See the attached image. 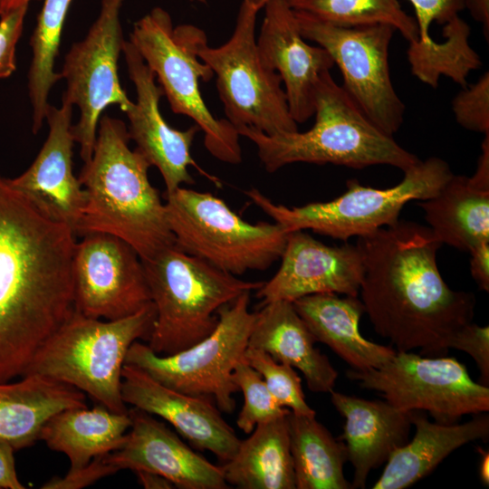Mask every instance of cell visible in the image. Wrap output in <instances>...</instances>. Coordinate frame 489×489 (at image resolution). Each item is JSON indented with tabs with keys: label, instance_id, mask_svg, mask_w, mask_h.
Here are the masks:
<instances>
[{
	"label": "cell",
	"instance_id": "obj_1",
	"mask_svg": "<svg viewBox=\"0 0 489 489\" xmlns=\"http://www.w3.org/2000/svg\"><path fill=\"white\" fill-rule=\"evenodd\" d=\"M74 237L0 175V382L24 376L74 311Z\"/></svg>",
	"mask_w": 489,
	"mask_h": 489
},
{
	"label": "cell",
	"instance_id": "obj_2",
	"mask_svg": "<svg viewBox=\"0 0 489 489\" xmlns=\"http://www.w3.org/2000/svg\"><path fill=\"white\" fill-rule=\"evenodd\" d=\"M356 244L363 264L360 301L374 331L397 351L446 353L455 333L473 321L475 298L444 281L436 261L443 244L430 228L398 220Z\"/></svg>",
	"mask_w": 489,
	"mask_h": 489
},
{
	"label": "cell",
	"instance_id": "obj_3",
	"mask_svg": "<svg viewBox=\"0 0 489 489\" xmlns=\"http://www.w3.org/2000/svg\"><path fill=\"white\" fill-rule=\"evenodd\" d=\"M121 120L101 117L91 159L78 177L85 203L74 235L106 233L130 244L142 261L175 244L165 202L149 178L145 158L129 146Z\"/></svg>",
	"mask_w": 489,
	"mask_h": 489
},
{
	"label": "cell",
	"instance_id": "obj_4",
	"mask_svg": "<svg viewBox=\"0 0 489 489\" xmlns=\"http://www.w3.org/2000/svg\"><path fill=\"white\" fill-rule=\"evenodd\" d=\"M314 115L313 126L304 132L267 135L249 127L236 130L255 145L269 173L299 162L352 168L388 165L404 172L421 160L373 124L330 71L319 81Z\"/></svg>",
	"mask_w": 489,
	"mask_h": 489
},
{
	"label": "cell",
	"instance_id": "obj_5",
	"mask_svg": "<svg viewBox=\"0 0 489 489\" xmlns=\"http://www.w3.org/2000/svg\"><path fill=\"white\" fill-rule=\"evenodd\" d=\"M155 318L153 302L113 321L74 309L39 348L24 376L38 374L70 385L113 412L127 413L121 394L127 353L136 340H148Z\"/></svg>",
	"mask_w": 489,
	"mask_h": 489
},
{
	"label": "cell",
	"instance_id": "obj_6",
	"mask_svg": "<svg viewBox=\"0 0 489 489\" xmlns=\"http://www.w3.org/2000/svg\"><path fill=\"white\" fill-rule=\"evenodd\" d=\"M142 263L156 311L147 341L159 355L179 352L206 338L223 306L264 284L242 280L175 244Z\"/></svg>",
	"mask_w": 489,
	"mask_h": 489
},
{
	"label": "cell",
	"instance_id": "obj_7",
	"mask_svg": "<svg viewBox=\"0 0 489 489\" xmlns=\"http://www.w3.org/2000/svg\"><path fill=\"white\" fill-rule=\"evenodd\" d=\"M206 33L193 24L173 25L170 14L155 7L133 24L129 42L154 72L175 114L190 118L204 133L207 151L225 163L242 161L240 135L226 119H216L206 107L199 82L214 73L197 47Z\"/></svg>",
	"mask_w": 489,
	"mask_h": 489
},
{
	"label": "cell",
	"instance_id": "obj_8",
	"mask_svg": "<svg viewBox=\"0 0 489 489\" xmlns=\"http://www.w3.org/2000/svg\"><path fill=\"white\" fill-rule=\"evenodd\" d=\"M453 175L447 162L431 157L405 170L394 187L374 188L350 179L341 196L326 202L288 207L273 203L256 188L245 195L288 233L309 229L347 241L395 225L407 203L433 197Z\"/></svg>",
	"mask_w": 489,
	"mask_h": 489
},
{
	"label": "cell",
	"instance_id": "obj_9",
	"mask_svg": "<svg viewBox=\"0 0 489 489\" xmlns=\"http://www.w3.org/2000/svg\"><path fill=\"white\" fill-rule=\"evenodd\" d=\"M175 245L235 276L264 271L281 258L288 232L277 223L252 224L209 192L180 187L165 193Z\"/></svg>",
	"mask_w": 489,
	"mask_h": 489
},
{
	"label": "cell",
	"instance_id": "obj_10",
	"mask_svg": "<svg viewBox=\"0 0 489 489\" xmlns=\"http://www.w3.org/2000/svg\"><path fill=\"white\" fill-rule=\"evenodd\" d=\"M267 0H242L231 37L218 47L207 37L197 47L198 58L216 77V89L226 120L235 128L249 127L267 135L298 130L287 103L282 79L259 57L255 24Z\"/></svg>",
	"mask_w": 489,
	"mask_h": 489
},
{
	"label": "cell",
	"instance_id": "obj_11",
	"mask_svg": "<svg viewBox=\"0 0 489 489\" xmlns=\"http://www.w3.org/2000/svg\"><path fill=\"white\" fill-rule=\"evenodd\" d=\"M245 292L218 311V323L211 334L193 346L171 355L155 353L136 340L126 364L140 369L162 385L188 395L213 399L224 413L235 408L238 388L232 379L235 366L244 358L255 312L249 310Z\"/></svg>",
	"mask_w": 489,
	"mask_h": 489
},
{
	"label": "cell",
	"instance_id": "obj_12",
	"mask_svg": "<svg viewBox=\"0 0 489 489\" xmlns=\"http://www.w3.org/2000/svg\"><path fill=\"white\" fill-rule=\"evenodd\" d=\"M294 14L302 37L332 57L346 93L373 124L393 136L404 121L406 110L393 86L388 64L396 29L386 24L340 26L305 12Z\"/></svg>",
	"mask_w": 489,
	"mask_h": 489
},
{
	"label": "cell",
	"instance_id": "obj_13",
	"mask_svg": "<svg viewBox=\"0 0 489 489\" xmlns=\"http://www.w3.org/2000/svg\"><path fill=\"white\" fill-rule=\"evenodd\" d=\"M347 377L363 388L380 393L400 410L426 411L442 424L457 423L463 416L489 410L488 386L474 381L465 365L455 358L396 351L380 368L350 369Z\"/></svg>",
	"mask_w": 489,
	"mask_h": 489
},
{
	"label": "cell",
	"instance_id": "obj_14",
	"mask_svg": "<svg viewBox=\"0 0 489 489\" xmlns=\"http://www.w3.org/2000/svg\"><path fill=\"white\" fill-rule=\"evenodd\" d=\"M124 1L101 0L97 19L86 36L72 45L59 72L66 82L62 101L80 110L79 121L72 130L84 163L92 156L102 112L110 105L126 112L133 104L118 74V61L126 42L120 22Z\"/></svg>",
	"mask_w": 489,
	"mask_h": 489
},
{
	"label": "cell",
	"instance_id": "obj_15",
	"mask_svg": "<svg viewBox=\"0 0 489 489\" xmlns=\"http://www.w3.org/2000/svg\"><path fill=\"white\" fill-rule=\"evenodd\" d=\"M72 273L74 309L84 316L119 320L152 302L142 260L118 236L82 235L75 244Z\"/></svg>",
	"mask_w": 489,
	"mask_h": 489
},
{
	"label": "cell",
	"instance_id": "obj_16",
	"mask_svg": "<svg viewBox=\"0 0 489 489\" xmlns=\"http://www.w3.org/2000/svg\"><path fill=\"white\" fill-rule=\"evenodd\" d=\"M275 274L256 290L262 305L274 301L294 302L316 293L358 297L363 275L357 244L330 246L304 230L288 234Z\"/></svg>",
	"mask_w": 489,
	"mask_h": 489
},
{
	"label": "cell",
	"instance_id": "obj_17",
	"mask_svg": "<svg viewBox=\"0 0 489 489\" xmlns=\"http://www.w3.org/2000/svg\"><path fill=\"white\" fill-rule=\"evenodd\" d=\"M127 71L137 93L136 102L125 113L129 119V139L136 143V149L151 166L160 172L166 193L182 185L195 183L189 167L202 169L193 159L190 149L199 128L194 124L185 130L169 126L159 110V101L164 92L156 83L154 72L129 42L123 47Z\"/></svg>",
	"mask_w": 489,
	"mask_h": 489
},
{
	"label": "cell",
	"instance_id": "obj_18",
	"mask_svg": "<svg viewBox=\"0 0 489 489\" xmlns=\"http://www.w3.org/2000/svg\"><path fill=\"white\" fill-rule=\"evenodd\" d=\"M256 39L262 63L276 72L284 85L289 111L299 123L314 115L315 94L323 72L335 65L320 45H310L301 34L287 0H267Z\"/></svg>",
	"mask_w": 489,
	"mask_h": 489
},
{
	"label": "cell",
	"instance_id": "obj_19",
	"mask_svg": "<svg viewBox=\"0 0 489 489\" xmlns=\"http://www.w3.org/2000/svg\"><path fill=\"white\" fill-rule=\"evenodd\" d=\"M121 394L126 405L168 421L196 450L209 451L225 463L238 449L241 440L210 398L168 388L126 363Z\"/></svg>",
	"mask_w": 489,
	"mask_h": 489
},
{
	"label": "cell",
	"instance_id": "obj_20",
	"mask_svg": "<svg viewBox=\"0 0 489 489\" xmlns=\"http://www.w3.org/2000/svg\"><path fill=\"white\" fill-rule=\"evenodd\" d=\"M131 425L123 445L106 455L118 471H148L168 479L181 489H226L222 466H217L177 436L153 415L132 407Z\"/></svg>",
	"mask_w": 489,
	"mask_h": 489
},
{
	"label": "cell",
	"instance_id": "obj_21",
	"mask_svg": "<svg viewBox=\"0 0 489 489\" xmlns=\"http://www.w3.org/2000/svg\"><path fill=\"white\" fill-rule=\"evenodd\" d=\"M72 107L62 100L60 108L49 105L45 114L49 133L42 149L31 166L8 182L41 212L74 233L85 191L72 169Z\"/></svg>",
	"mask_w": 489,
	"mask_h": 489
},
{
	"label": "cell",
	"instance_id": "obj_22",
	"mask_svg": "<svg viewBox=\"0 0 489 489\" xmlns=\"http://www.w3.org/2000/svg\"><path fill=\"white\" fill-rule=\"evenodd\" d=\"M331 400L344 417L343 441L353 467L352 488H365L369 473L408 442L412 412L388 401L365 399L331 390Z\"/></svg>",
	"mask_w": 489,
	"mask_h": 489
},
{
	"label": "cell",
	"instance_id": "obj_23",
	"mask_svg": "<svg viewBox=\"0 0 489 489\" xmlns=\"http://www.w3.org/2000/svg\"><path fill=\"white\" fill-rule=\"evenodd\" d=\"M315 342L292 302H271L255 312L248 347L262 350L276 361L299 369L311 391L330 393L338 372Z\"/></svg>",
	"mask_w": 489,
	"mask_h": 489
},
{
	"label": "cell",
	"instance_id": "obj_24",
	"mask_svg": "<svg viewBox=\"0 0 489 489\" xmlns=\"http://www.w3.org/2000/svg\"><path fill=\"white\" fill-rule=\"evenodd\" d=\"M292 303L316 341L327 345L351 369H379L397 351L361 335L359 323L365 311L358 297L316 293L297 299Z\"/></svg>",
	"mask_w": 489,
	"mask_h": 489
},
{
	"label": "cell",
	"instance_id": "obj_25",
	"mask_svg": "<svg viewBox=\"0 0 489 489\" xmlns=\"http://www.w3.org/2000/svg\"><path fill=\"white\" fill-rule=\"evenodd\" d=\"M413 439L392 453L373 489H404L429 475L446 456L475 440L487 441L489 417L476 414L465 423L430 422L412 411Z\"/></svg>",
	"mask_w": 489,
	"mask_h": 489
},
{
	"label": "cell",
	"instance_id": "obj_26",
	"mask_svg": "<svg viewBox=\"0 0 489 489\" xmlns=\"http://www.w3.org/2000/svg\"><path fill=\"white\" fill-rule=\"evenodd\" d=\"M87 407L85 394L70 385L28 374L0 382V440L15 451L39 440L44 424L58 412Z\"/></svg>",
	"mask_w": 489,
	"mask_h": 489
},
{
	"label": "cell",
	"instance_id": "obj_27",
	"mask_svg": "<svg viewBox=\"0 0 489 489\" xmlns=\"http://www.w3.org/2000/svg\"><path fill=\"white\" fill-rule=\"evenodd\" d=\"M130 425L128 412H113L100 404L91 409L72 408L53 416L41 429L39 440L64 454L70 469H78L119 449Z\"/></svg>",
	"mask_w": 489,
	"mask_h": 489
},
{
	"label": "cell",
	"instance_id": "obj_28",
	"mask_svg": "<svg viewBox=\"0 0 489 489\" xmlns=\"http://www.w3.org/2000/svg\"><path fill=\"white\" fill-rule=\"evenodd\" d=\"M287 415L258 424L246 439L241 440L235 455L222 465L228 485L240 489H296Z\"/></svg>",
	"mask_w": 489,
	"mask_h": 489
},
{
	"label": "cell",
	"instance_id": "obj_29",
	"mask_svg": "<svg viewBox=\"0 0 489 489\" xmlns=\"http://www.w3.org/2000/svg\"><path fill=\"white\" fill-rule=\"evenodd\" d=\"M418 206L442 244L469 253L489 242V190L475 187L468 177L453 175L436 196Z\"/></svg>",
	"mask_w": 489,
	"mask_h": 489
},
{
	"label": "cell",
	"instance_id": "obj_30",
	"mask_svg": "<svg viewBox=\"0 0 489 489\" xmlns=\"http://www.w3.org/2000/svg\"><path fill=\"white\" fill-rule=\"evenodd\" d=\"M296 489H350L343 466L348 461L342 440L336 439L315 417L287 415Z\"/></svg>",
	"mask_w": 489,
	"mask_h": 489
},
{
	"label": "cell",
	"instance_id": "obj_31",
	"mask_svg": "<svg viewBox=\"0 0 489 489\" xmlns=\"http://www.w3.org/2000/svg\"><path fill=\"white\" fill-rule=\"evenodd\" d=\"M442 34L445 40L440 43L408 42L407 56L411 73L435 89L441 76L464 88L469 73L482 65L479 54L469 43L470 26L456 15L443 24Z\"/></svg>",
	"mask_w": 489,
	"mask_h": 489
},
{
	"label": "cell",
	"instance_id": "obj_32",
	"mask_svg": "<svg viewBox=\"0 0 489 489\" xmlns=\"http://www.w3.org/2000/svg\"><path fill=\"white\" fill-rule=\"evenodd\" d=\"M72 0H43L30 38L32 60L28 72V92L32 106V130L43 127L50 105L53 86L61 79L54 71L64 23Z\"/></svg>",
	"mask_w": 489,
	"mask_h": 489
},
{
	"label": "cell",
	"instance_id": "obj_33",
	"mask_svg": "<svg viewBox=\"0 0 489 489\" xmlns=\"http://www.w3.org/2000/svg\"><path fill=\"white\" fill-rule=\"evenodd\" d=\"M294 11L305 12L340 26L386 24L408 41L418 38L415 18L408 14L398 0H287Z\"/></svg>",
	"mask_w": 489,
	"mask_h": 489
},
{
	"label": "cell",
	"instance_id": "obj_34",
	"mask_svg": "<svg viewBox=\"0 0 489 489\" xmlns=\"http://www.w3.org/2000/svg\"><path fill=\"white\" fill-rule=\"evenodd\" d=\"M232 379L244 396V405L236 418V426L244 433L251 434L258 424L284 417L290 412L278 404L261 375L244 358L235 366Z\"/></svg>",
	"mask_w": 489,
	"mask_h": 489
},
{
	"label": "cell",
	"instance_id": "obj_35",
	"mask_svg": "<svg viewBox=\"0 0 489 489\" xmlns=\"http://www.w3.org/2000/svg\"><path fill=\"white\" fill-rule=\"evenodd\" d=\"M244 360L263 378L270 393L280 406L296 415L315 417L305 400L302 379L292 366L278 362L265 351L247 347Z\"/></svg>",
	"mask_w": 489,
	"mask_h": 489
},
{
	"label": "cell",
	"instance_id": "obj_36",
	"mask_svg": "<svg viewBox=\"0 0 489 489\" xmlns=\"http://www.w3.org/2000/svg\"><path fill=\"white\" fill-rule=\"evenodd\" d=\"M456 122L463 128L484 134L489 133V72H485L475 83L467 84L452 101Z\"/></svg>",
	"mask_w": 489,
	"mask_h": 489
},
{
	"label": "cell",
	"instance_id": "obj_37",
	"mask_svg": "<svg viewBox=\"0 0 489 489\" xmlns=\"http://www.w3.org/2000/svg\"><path fill=\"white\" fill-rule=\"evenodd\" d=\"M449 349L467 353L475 360L483 385L489 384V327L469 322L453 336Z\"/></svg>",
	"mask_w": 489,
	"mask_h": 489
},
{
	"label": "cell",
	"instance_id": "obj_38",
	"mask_svg": "<svg viewBox=\"0 0 489 489\" xmlns=\"http://www.w3.org/2000/svg\"><path fill=\"white\" fill-rule=\"evenodd\" d=\"M415 11V21L417 25V41L430 44L434 39L429 34L433 22L444 24L465 9L464 0H408Z\"/></svg>",
	"mask_w": 489,
	"mask_h": 489
},
{
	"label": "cell",
	"instance_id": "obj_39",
	"mask_svg": "<svg viewBox=\"0 0 489 489\" xmlns=\"http://www.w3.org/2000/svg\"><path fill=\"white\" fill-rule=\"evenodd\" d=\"M28 6H20L0 16V80L10 77L16 70V45L22 35Z\"/></svg>",
	"mask_w": 489,
	"mask_h": 489
},
{
	"label": "cell",
	"instance_id": "obj_40",
	"mask_svg": "<svg viewBox=\"0 0 489 489\" xmlns=\"http://www.w3.org/2000/svg\"><path fill=\"white\" fill-rule=\"evenodd\" d=\"M119 472L106 458V455L93 458L86 465L78 469H69L62 476H54L43 484V489H80L89 486L98 480Z\"/></svg>",
	"mask_w": 489,
	"mask_h": 489
},
{
	"label": "cell",
	"instance_id": "obj_41",
	"mask_svg": "<svg viewBox=\"0 0 489 489\" xmlns=\"http://www.w3.org/2000/svg\"><path fill=\"white\" fill-rule=\"evenodd\" d=\"M14 448L7 442L0 440V489H24L15 469Z\"/></svg>",
	"mask_w": 489,
	"mask_h": 489
},
{
	"label": "cell",
	"instance_id": "obj_42",
	"mask_svg": "<svg viewBox=\"0 0 489 489\" xmlns=\"http://www.w3.org/2000/svg\"><path fill=\"white\" fill-rule=\"evenodd\" d=\"M470 272L478 287L489 291V242H484L470 252Z\"/></svg>",
	"mask_w": 489,
	"mask_h": 489
},
{
	"label": "cell",
	"instance_id": "obj_43",
	"mask_svg": "<svg viewBox=\"0 0 489 489\" xmlns=\"http://www.w3.org/2000/svg\"><path fill=\"white\" fill-rule=\"evenodd\" d=\"M484 135L475 172L469 179L475 187L489 190V133Z\"/></svg>",
	"mask_w": 489,
	"mask_h": 489
},
{
	"label": "cell",
	"instance_id": "obj_44",
	"mask_svg": "<svg viewBox=\"0 0 489 489\" xmlns=\"http://www.w3.org/2000/svg\"><path fill=\"white\" fill-rule=\"evenodd\" d=\"M465 7L473 19L483 25L486 42L489 39V0H464Z\"/></svg>",
	"mask_w": 489,
	"mask_h": 489
},
{
	"label": "cell",
	"instance_id": "obj_45",
	"mask_svg": "<svg viewBox=\"0 0 489 489\" xmlns=\"http://www.w3.org/2000/svg\"><path fill=\"white\" fill-rule=\"evenodd\" d=\"M139 484L145 489H170L175 488L174 484L166 477L152 472H135Z\"/></svg>",
	"mask_w": 489,
	"mask_h": 489
},
{
	"label": "cell",
	"instance_id": "obj_46",
	"mask_svg": "<svg viewBox=\"0 0 489 489\" xmlns=\"http://www.w3.org/2000/svg\"><path fill=\"white\" fill-rule=\"evenodd\" d=\"M481 459L479 461L478 474L480 480L484 485H489V453L488 451L479 448Z\"/></svg>",
	"mask_w": 489,
	"mask_h": 489
},
{
	"label": "cell",
	"instance_id": "obj_47",
	"mask_svg": "<svg viewBox=\"0 0 489 489\" xmlns=\"http://www.w3.org/2000/svg\"><path fill=\"white\" fill-rule=\"evenodd\" d=\"M32 0H0V16L23 5H29Z\"/></svg>",
	"mask_w": 489,
	"mask_h": 489
},
{
	"label": "cell",
	"instance_id": "obj_48",
	"mask_svg": "<svg viewBox=\"0 0 489 489\" xmlns=\"http://www.w3.org/2000/svg\"><path fill=\"white\" fill-rule=\"evenodd\" d=\"M190 2H197V3H201V4H206V0H189Z\"/></svg>",
	"mask_w": 489,
	"mask_h": 489
}]
</instances>
